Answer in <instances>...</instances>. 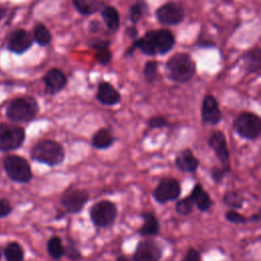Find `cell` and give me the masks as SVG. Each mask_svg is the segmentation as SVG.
Segmentation results:
<instances>
[{"label": "cell", "mask_w": 261, "mask_h": 261, "mask_svg": "<svg viewBox=\"0 0 261 261\" xmlns=\"http://www.w3.org/2000/svg\"><path fill=\"white\" fill-rule=\"evenodd\" d=\"M99 28H100V23L98 21L94 20V21L90 22V29H91L92 32H96Z\"/></svg>", "instance_id": "b9f144b4"}, {"label": "cell", "mask_w": 261, "mask_h": 261, "mask_svg": "<svg viewBox=\"0 0 261 261\" xmlns=\"http://www.w3.org/2000/svg\"><path fill=\"white\" fill-rule=\"evenodd\" d=\"M201 119L203 124L211 126L217 125L222 119V113L219 108L218 101L211 94L205 95L202 100Z\"/></svg>", "instance_id": "4fadbf2b"}, {"label": "cell", "mask_w": 261, "mask_h": 261, "mask_svg": "<svg viewBox=\"0 0 261 261\" xmlns=\"http://www.w3.org/2000/svg\"><path fill=\"white\" fill-rule=\"evenodd\" d=\"M158 73V62L156 60H150L145 63L144 66V77L147 83L152 84L156 81Z\"/></svg>", "instance_id": "1f68e13d"}, {"label": "cell", "mask_w": 261, "mask_h": 261, "mask_svg": "<svg viewBox=\"0 0 261 261\" xmlns=\"http://www.w3.org/2000/svg\"><path fill=\"white\" fill-rule=\"evenodd\" d=\"M222 202L229 208L233 210H239L243 208L245 203L244 196L239 191H226L222 196Z\"/></svg>", "instance_id": "484cf974"}, {"label": "cell", "mask_w": 261, "mask_h": 261, "mask_svg": "<svg viewBox=\"0 0 261 261\" xmlns=\"http://www.w3.org/2000/svg\"><path fill=\"white\" fill-rule=\"evenodd\" d=\"M39 113V103L32 96L13 99L6 107V116L14 122H31Z\"/></svg>", "instance_id": "3957f363"}, {"label": "cell", "mask_w": 261, "mask_h": 261, "mask_svg": "<svg viewBox=\"0 0 261 261\" xmlns=\"http://www.w3.org/2000/svg\"><path fill=\"white\" fill-rule=\"evenodd\" d=\"M45 92L49 95H55L61 92L67 85L65 73L59 68L49 69L43 76Z\"/></svg>", "instance_id": "5bb4252c"}, {"label": "cell", "mask_w": 261, "mask_h": 261, "mask_svg": "<svg viewBox=\"0 0 261 261\" xmlns=\"http://www.w3.org/2000/svg\"><path fill=\"white\" fill-rule=\"evenodd\" d=\"M73 7L83 15H91L100 11L105 5L101 0H71Z\"/></svg>", "instance_id": "cb8c5ba5"}, {"label": "cell", "mask_w": 261, "mask_h": 261, "mask_svg": "<svg viewBox=\"0 0 261 261\" xmlns=\"http://www.w3.org/2000/svg\"><path fill=\"white\" fill-rule=\"evenodd\" d=\"M101 17L104 24L111 32H116L120 27V16L118 10L114 6H104L101 9Z\"/></svg>", "instance_id": "7402d4cb"}, {"label": "cell", "mask_w": 261, "mask_h": 261, "mask_svg": "<svg viewBox=\"0 0 261 261\" xmlns=\"http://www.w3.org/2000/svg\"><path fill=\"white\" fill-rule=\"evenodd\" d=\"M110 44H111V42L109 40H101V39H94V40H91L89 43L90 47L94 51L104 49V48H109Z\"/></svg>", "instance_id": "74e56055"}, {"label": "cell", "mask_w": 261, "mask_h": 261, "mask_svg": "<svg viewBox=\"0 0 261 261\" xmlns=\"http://www.w3.org/2000/svg\"><path fill=\"white\" fill-rule=\"evenodd\" d=\"M236 134L247 141H255L261 135V118L251 111H242L232 121Z\"/></svg>", "instance_id": "277c9868"}, {"label": "cell", "mask_w": 261, "mask_h": 261, "mask_svg": "<svg viewBox=\"0 0 261 261\" xmlns=\"http://www.w3.org/2000/svg\"><path fill=\"white\" fill-rule=\"evenodd\" d=\"M33 37L22 29L15 30L8 39V49L16 54H22L33 45Z\"/></svg>", "instance_id": "9a60e30c"}, {"label": "cell", "mask_w": 261, "mask_h": 261, "mask_svg": "<svg viewBox=\"0 0 261 261\" xmlns=\"http://www.w3.org/2000/svg\"><path fill=\"white\" fill-rule=\"evenodd\" d=\"M244 62L249 73H259L261 70V49L256 47L245 53Z\"/></svg>", "instance_id": "603a6c76"}, {"label": "cell", "mask_w": 261, "mask_h": 261, "mask_svg": "<svg viewBox=\"0 0 261 261\" xmlns=\"http://www.w3.org/2000/svg\"><path fill=\"white\" fill-rule=\"evenodd\" d=\"M25 140L23 127L14 124H0V151L8 152L20 148Z\"/></svg>", "instance_id": "9c48e42d"}, {"label": "cell", "mask_w": 261, "mask_h": 261, "mask_svg": "<svg viewBox=\"0 0 261 261\" xmlns=\"http://www.w3.org/2000/svg\"><path fill=\"white\" fill-rule=\"evenodd\" d=\"M118 215L116 204L109 200L94 203L89 209V217L96 228H107L114 224Z\"/></svg>", "instance_id": "5b68a950"}, {"label": "cell", "mask_w": 261, "mask_h": 261, "mask_svg": "<svg viewBox=\"0 0 261 261\" xmlns=\"http://www.w3.org/2000/svg\"><path fill=\"white\" fill-rule=\"evenodd\" d=\"M116 139L108 127H101L97 129L91 137V146L96 150H107L112 147Z\"/></svg>", "instance_id": "44dd1931"}, {"label": "cell", "mask_w": 261, "mask_h": 261, "mask_svg": "<svg viewBox=\"0 0 261 261\" xmlns=\"http://www.w3.org/2000/svg\"><path fill=\"white\" fill-rule=\"evenodd\" d=\"M170 122L167 120L166 117L162 115H155L148 119L147 121V128L150 129H161L164 127H169Z\"/></svg>", "instance_id": "836d02e7"}, {"label": "cell", "mask_w": 261, "mask_h": 261, "mask_svg": "<svg viewBox=\"0 0 261 261\" xmlns=\"http://www.w3.org/2000/svg\"><path fill=\"white\" fill-rule=\"evenodd\" d=\"M224 217L225 219L232 223V224H242L245 225L247 223H249V219L247 216H245L244 214L240 213L238 210H233V209H229L224 213Z\"/></svg>", "instance_id": "d6a6232c"}, {"label": "cell", "mask_w": 261, "mask_h": 261, "mask_svg": "<svg viewBox=\"0 0 261 261\" xmlns=\"http://www.w3.org/2000/svg\"><path fill=\"white\" fill-rule=\"evenodd\" d=\"M143 220L142 225L138 228V233L141 237H155L160 231V222L156 214L151 211H143L140 213Z\"/></svg>", "instance_id": "ac0fdd59"}, {"label": "cell", "mask_w": 261, "mask_h": 261, "mask_svg": "<svg viewBox=\"0 0 261 261\" xmlns=\"http://www.w3.org/2000/svg\"><path fill=\"white\" fill-rule=\"evenodd\" d=\"M163 247L152 239L140 241L135 248L132 261H161Z\"/></svg>", "instance_id": "8fae6325"}, {"label": "cell", "mask_w": 261, "mask_h": 261, "mask_svg": "<svg viewBox=\"0 0 261 261\" xmlns=\"http://www.w3.org/2000/svg\"><path fill=\"white\" fill-rule=\"evenodd\" d=\"M260 218H261V214H260V212L253 213L251 216H249V217H248L249 222H253V223H258V222L260 221Z\"/></svg>", "instance_id": "60d3db41"}, {"label": "cell", "mask_w": 261, "mask_h": 261, "mask_svg": "<svg viewBox=\"0 0 261 261\" xmlns=\"http://www.w3.org/2000/svg\"><path fill=\"white\" fill-rule=\"evenodd\" d=\"M65 149L63 145L55 140H42L38 142L31 150V158L39 163L49 167H55L62 164L65 160Z\"/></svg>", "instance_id": "6da1fadb"}, {"label": "cell", "mask_w": 261, "mask_h": 261, "mask_svg": "<svg viewBox=\"0 0 261 261\" xmlns=\"http://www.w3.org/2000/svg\"><path fill=\"white\" fill-rule=\"evenodd\" d=\"M189 197L194 203V206L200 211V212H207L210 210V208L213 205V201L209 194L205 191V189L202 187L201 184H196Z\"/></svg>", "instance_id": "ffe728a7"}, {"label": "cell", "mask_w": 261, "mask_h": 261, "mask_svg": "<svg viewBox=\"0 0 261 261\" xmlns=\"http://www.w3.org/2000/svg\"><path fill=\"white\" fill-rule=\"evenodd\" d=\"M4 171L14 182L28 184L33 178V171L29 161L19 155H8L3 161Z\"/></svg>", "instance_id": "8992f818"}, {"label": "cell", "mask_w": 261, "mask_h": 261, "mask_svg": "<svg viewBox=\"0 0 261 261\" xmlns=\"http://www.w3.org/2000/svg\"><path fill=\"white\" fill-rule=\"evenodd\" d=\"M46 250L50 258L55 261H59L64 257V245L62 239L59 236H52L49 238L46 244Z\"/></svg>", "instance_id": "d4e9b609"}, {"label": "cell", "mask_w": 261, "mask_h": 261, "mask_svg": "<svg viewBox=\"0 0 261 261\" xmlns=\"http://www.w3.org/2000/svg\"><path fill=\"white\" fill-rule=\"evenodd\" d=\"M166 71L170 81L184 84L191 81L196 74V63L189 53L179 52L167 60Z\"/></svg>", "instance_id": "7a4b0ae2"}, {"label": "cell", "mask_w": 261, "mask_h": 261, "mask_svg": "<svg viewBox=\"0 0 261 261\" xmlns=\"http://www.w3.org/2000/svg\"><path fill=\"white\" fill-rule=\"evenodd\" d=\"M154 41L157 53L164 55L173 48L175 44V37L171 31L167 29H159L154 31Z\"/></svg>", "instance_id": "d6986e66"}, {"label": "cell", "mask_w": 261, "mask_h": 261, "mask_svg": "<svg viewBox=\"0 0 261 261\" xmlns=\"http://www.w3.org/2000/svg\"><path fill=\"white\" fill-rule=\"evenodd\" d=\"M194 207L195 206H194L193 201L191 200V198L189 196H187L185 198L176 200L174 210L180 216H188L193 212Z\"/></svg>", "instance_id": "4dcf8cb0"}, {"label": "cell", "mask_w": 261, "mask_h": 261, "mask_svg": "<svg viewBox=\"0 0 261 261\" xmlns=\"http://www.w3.org/2000/svg\"><path fill=\"white\" fill-rule=\"evenodd\" d=\"M181 195V185L175 177L164 176L152 192L153 199L159 204L176 201Z\"/></svg>", "instance_id": "ba28073f"}, {"label": "cell", "mask_w": 261, "mask_h": 261, "mask_svg": "<svg viewBox=\"0 0 261 261\" xmlns=\"http://www.w3.org/2000/svg\"><path fill=\"white\" fill-rule=\"evenodd\" d=\"M208 146L214 152L217 160L220 163V167L227 173L231 170L230 153L227 147V140L222 130H213L208 138Z\"/></svg>", "instance_id": "30bf717a"}, {"label": "cell", "mask_w": 261, "mask_h": 261, "mask_svg": "<svg viewBox=\"0 0 261 261\" xmlns=\"http://www.w3.org/2000/svg\"><path fill=\"white\" fill-rule=\"evenodd\" d=\"M33 39L40 46H47L52 41V35L45 24L38 23L34 29Z\"/></svg>", "instance_id": "83f0119b"}, {"label": "cell", "mask_w": 261, "mask_h": 261, "mask_svg": "<svg viewBox=\"0 0 261 261\" xmlns=\"http://www.w3.org/2000/svg\"><path fill=\"white\" fill-rule=\"evenodd\" d=\"M228 173L226 171H224L220 166H213L210 169V177L213 180V182L216 185H221L223 182L224 177Z\"/></svg>", "instance_id": "d590c367"}, {"label": "cell", "mask_w": 261, "mask_h": 261, "mask_svg": "<svg viewBox=\"0 0 261 261\" xmlns=\"http://www.w3.org/2000/svg\"><path fill=\"white\" fill-rule=\"evenodd\" d=\"M180 261H202V256L197 249L191 247L187 250L185 256L181 258Z\"/></svg>", "instance_id": "8d00e7d4"}, {"label": "cell", "mask_w": 261, "mask_h": 261, "mask_svg": "<svg viewBox=\"0 0 261 261\" xmlns=\"http://www.w3.org/2000/svg\"><path fill=\"white\" fill-rule=\"evenodd\" d=\"M64 256L71 261H80L83 258L76 242L71 238L66 239V244L64 245Z\"/></svg>", "instance_id": "f546056e"}, {"label": "cell", "mask_w": 261, "mask_h": 261, "mask_svg": "<svg viewBox=\"0 0 261 261\" xmlns=\"http://www.w3.org/2000/svg\"><path fill=\"white\" fill-rule=\"evenodd\" d=\"M125 33H126V35H127L133 41L138 38V30H137V28H136L135 25L128 27V28L126 29Z\"/></svg>", "instance_id": "ab89813d"}, {"label": "cell", "mask_w": 261, "mask_h": 261, "mask_svg": "<svg viewBox=\"0 0 261 261\" xmlns=\"http://www.w3.org/2000/svg\"><path fill=\"white\" fill-rule=\"evenodd\" d=\"M148 13V4L144 0H139L129 7L128 17L133 24H136L141 18Z\"/></svg>", "instance_id": "f1b7e54d"}, {"label": "cell", "mask_w": 261, "mask_h": 261, "mask_svg": "<svg viewBox=\"0 0 261 261\" xmlns=\"http://www.w3.org/2000/svg\"><path fill=\"white\" fill-rule=\"evenodd\" d=\"M155 16L158 22L163 25H176L185 19L186 12L180 4L167 2L155 11Z\"/></svg>", "instance_id": "7c38bea8"}, {"label": "cell", "mask_w": 261, "mask_h": 261, "mask_svg": "<svg viewBox=\"0 0 261 261\" xmlns=\"http://www.w3.org/2000/svg\"><path fill=\"white\" fill-rule=\"evenodd\" d=\"M4 257L6 261H23L24 251L17 242H10L4 249Z\"/></svg>", "instance_id": "4316f807"}, {"label": "cell", "mask_w": 261, "mask_h": 261, "mask_svg": "<svg viewBox=\"0 0 261 261\" xmlns=\"http://www.w3.org/2000/svg\"><path fill=\"white\" fill-rule=\"evenodd\" d=\"M174 164L176 168L182 172L195 173L200 166V160L194 155L190 148H185L176 154Z\"/></svg>", "instance_id": "2e32d148"}, {"label": "cell", "mask_w": 261, "mask_h": 261, "mask_svg": "<svg viewBox=\"0 0 261 261\" xmlns=\"http://www.w3.org/2000/svg\"><path fill=\"white\" fill-rule=\"evenodd\" d=\"M4 15H5V9L0 8V20L4 17Z\"/></svg>", "instance_id": "ee69618b"}, {"label": "cell", "mask_w": 261, "mask_h": 261, "mask_svg": "<svg viewBox=\"0 0 261 261\" xmlns=\"http://www.w3.org/2000/svg\"><path fill=\"white\" fill-rule=\"evenodd\" d=\"M90 200V194L87 190L77 188H68L60 197V205L65 214H79Z\"/></svg>", "instance_id": "52a82bcc"}, {"label": "cell", "mask_w": 261, "mask_h": 261, "mask_svg": "<svg viewBox=\"0 0 261 261\" xmlns=\"http://www.w3.org/2000/svg\"><path fill=\"white\" fill-rule=\"evenodd\" d=\"M97 101L105 106H115L121 100L120 93L108 82H101L97 87Z\"/></svg>", "instance_id": "e0dca14e"}, {"label": "cell", "mask_w": 261, "mask_h": 261, "mask_svg": "<svg viewBox=\"0 0 261 261\" xmlns=\"http://www.w3.org/2000/svg\"><path fill=\"white\" fill-rule=\"evenodd\" d=\"M11 211H12V206L10 202L5 198L0 199V218L6 217L11 213Z\"/></svg>", "instance_id": "f35d334b"}, {"label": "cell", "mask_w": 261, "mask_h": 261, "mask_svg": "<svg viewBox=\"0 0 261 261\" xmlns=\"http://www.w3.org/2000/svg\"><path fill=\"white\" fill-rule=\"evenodd\" d=\"M115 261H132L130 260V258L128 257V256H126V255H119V256H117L116 257V259H115Z\"/></svg>", "instance_id": "7bdbcfd3"}, {"label": "cell", "mask_w": 261, "mask_h": 261, "mask_svg": "<svg viewBox=\"0 0 261 261\" xmlns=\"http://www.w3.org/2000/svg\"><path fill=\"white\" fill-rule=\"evenodd\" d=\"M0 259H1V253H0Z\"/></svg>", "instance_id": "f6af8a7d"}, {"label": "cell", "mask_w": 261, "mask_h": 261, "mask_svg": "<svg viewBox=\"0 0 261 261\" xmlns=\"http://www.w3.org/2000/svg\"><path fill=\"white\" fill-rule=\"evenodd\" d=\"M95 59L102 65H107L112 60V53L109 48L95 51Z\"/></svg>", "instance_id": "e575fe53"}]
</instances>
